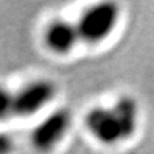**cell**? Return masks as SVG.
Here are the masks:
<instances>
[{"instance_id": "6da1fadb", "label": "cell", "mask_w": 154, "mask_h": 154, "mask_svg": "<svg viewBox=\"0 0 154 154\" xmlns=\"http://www.w3.org/2000/svg\"><path fill=\"white\" fill-rule=\"evenodd\" d=\"M119 18L118 4L103 2L90 5L81 13L76 23L80 40L88 44H98L105 40L117 26Z\"/></svg>"}, {"instance_id": "7a4b0ae2", "label": "cell", "mask_w": 154, "mask_h": 154, "mask_svg": "<svg viewBox=\"0 0 154 154\" xmlns=\"http://www.w3.org/2000/svg\"><path fill=\"white\" fill-rule=\"evenodd\" d=\"M57 94L55 85L49 80H36L14 93V116L28 117L45 108Z\"/></svg>"}, {"instance_id": "3957f363", "label": "cell", "mask_w": 154, "mask_h": 154, "mask_svg": "<svg viewBox=\"0 0 154 154\" xmlns=\"http://www.w3.org/2000/svg\"><path fill=\"white\" fill-rule=\"evenodd\" d=\"M71 126V114L57 109L42 119L31 132V143L38 152H49L59 144Z\"/></svg>"}, {"instance_id": "277c9868", "label": "cell", "mask_w": 154, "mask_h": 154, "mask_svg": "<svg viewBox=\"0 0 154 154\" xmlns=\"http://www.w3.org/2000/svg\"><path fill=\"white\" fill-rule=\"evenodd\" d=\"M85 125L96 140L107 145L126 140L121 122L112 107H96L89 110L85 117Z\"/></svg>"}, {"instance_id": "5b68a950", "label": "cell", "mask_w": 154, "mask_h": 154, "mask_svg": "<svg viewBox=\"0 0 154 154\" xmlns=\"http://www.w3.org/2000/svg\"><path fill=\"white\" fill-rule=\"evenodd\" d=\"M44 38L46 46L53 53L67 54L80 41V35L76 25L66 19H55L46 27Z\"/></svg>"}, {"instance_id": "8992f818", "label": "cell", "mask_w": 154, "mask_h": 154, "mask_svg": "<svg viewBox=\"0 0 154 154\" xmlns=\"http://www.w3.org/2000/svg\"><path fill=\"white\" fill-rule=\"evenodd\" d=\"M112 108L121 122L125 139L127 140V139L132 137L139 125V108L136 102L130 96H121L116 100Z\"/></svg>"}, {"instance_id": "52a82bcc", "label": "cell", "mask_w": 154, "mask_h": 154, "mask_svg": "<svg viewBox=\"0 0 154 154\" xmlns=\"http://www.w3.org/2000/svg\"><path fill=\"white\" fill-rule=\"evenodd\" d=\"M14 116V93L0 88V121Z\"/></svg>"}, {"instance_id": "ba28073f", "label": "cell", "mask_w": 154, "mask_h": 154, "mask_svg": "<svg viewBox=\"0 0 154 154\" xmlns=\"http://www.w3.org/2000/svg\"><path fill=\"white\" fill-rule=\"evenodd\" d=\"M13 150V140L7 134H0V154H11Z\"/></svg>"}]
</instances>
